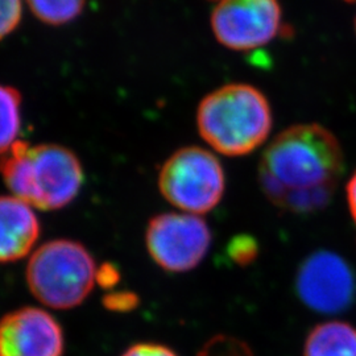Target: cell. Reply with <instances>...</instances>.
I'll use <instances>...</instances> for the list:
<instances>
[{
    "label": "cell",
    "instance_id": "cell-1",
    "mask_svg": "<svg viewBox=\"0 0 356 356\" xmlns=\"http://www.w3.org/2000/svg\"><path fill=\"white\" fill-rule=\"evenodd\" d=\"M257 173L261 191L276 207L316 213L330 204L343 176V149L330 129L296 124L268 144Z\"/></svg>",
    "mask_w": 356,
    "mask_h": 356
},
{
    "label": "cell",
    "instance_id": "cell-2",
    "mask_svg": "<svg viewBox=\"0 0 356 356\" xmlns=\"http://www.w3.org/2000/svg\"><path fill=\"white\" fill-rule=\"evenodd\" d=\"M272 107L263 91L248 83H229L207 94L197 110L201 138L229 157L247 156L272 131Z\"/></svg>",
    "mask_w": 356,
    "mask_h": 356
},
{
    "label": "cell",
    "instance_id": "cell-3",
    "mask_svg": "<svg viewBox=\"0 0 356 356\" xmlns=\"http://www.w3.org/2000/svg\"><path fill=\"white\" fill-rule=\"evenodd\" d=\"M0 173L13 197L40 210L70 204L83 184L76 154L56 144L16 141L0 159Z\"/></svg>",
    "mask_w": 356,
    "mask_h": 356
},
{
    "label": "cell",
    "instance_id": "cell-4",
    "mask_svg": "<svg viewBox=\"0 0 356 356\" xmlns=\"http://www.w3.org/2000/svg\"><path fill=\"white\" fill-rule=\"evenodd\" d=\"M97 280V267L89 251L73 241L42 244L26 267L31 292L44 305L72 309L82 304Z\"/></svg>",
    "mask_w": 356,
    "mask_h": 356
},
{
    "label": "cell",
    "instance_id": "cell-5",
    "mask_svg": "<svg viewBox=\"0 0 356 356\" xmlns=\"http://www.w3.org/2000/svg\"><path fill=\"white\" fill-rule=\"evenodd\" d=\"M159 188L181 211L201 216L216 209L226 191V173L216 154L201 147H185L161 168Z\"/></svg>",
    "mask_w": 356,
    "mask_h": 356
},
{
    "label": "cell",
    "instance_id": "cell-6",
    "mask_svg": "<svg viewBox=\"0 0 356 356\" xmlns=\"http://www.w3.org/2000/svg\"><path fill=\"white\" fill-rule=\"evenodd\" d=\"M145 242L159 267L173 273L198 267L211 245V231L200 216L165 213L148 225Z\"/></svg>",
    "mask_w": 356,
    "mask_h": 356
},
{
    "label": "cell",
    "instance_id": "cell-7",
    "mask_svg": "<svg viewBox=\"0 0 356 356\" xmlns=\"http://www.w3.org/2000/svg\"><path fill=\"white\" fill-rule=\"evenodd\" d=\"M281 20L279 0H220L211 13V29L225 48L252 51L277 36Z\"/></svg>",
    "mask_w": 356,
    "mask_h": 356
},
{
    "label": "cell",
    "instance_id": "cell-8",
    "mask_svg": "<svg viewBox=\"0 0 356 356\" xmlns=\"http://www.w3.org/2000/svg\"><path fill=\"white\" fill-rule=\"evenodd\" d=\"M296 291L301 302L313 312L342 313L355 301V273L342 256L326 250L317 251L300 266Z\"/></svg>",
    "mask_w": 356,
    "mask_h": 356
},
{
    "label": "cell",
    "instance_id": "cell-9",
    "mask_svg": "<svg viewBox=\"0 0 356 356\" xmlns=\"http://www.w3.org/2000/svg\"><path fill=\"white\" fill-rule=\"evenodd\" d=\"M64 332L48 312L22 307L0 319V356H63Z\"/></svg>",
    "mask_w": 356,
    "mask_h": 356
},
{
    "label": "cell",
    "instance_id": "cell-10",
    "mask_svg": "<svg viewBox=\"0 0 356 356\" xmlns=\"http://www.w3.org/2000/svg\"><path fill=\"white\" fill-rule=\"evenodd\" d=\"M40 234L32 206L16 197H0V263H11L31 252Z\"/></svg>",
    "mask_w": 356,
    "mask_h": 356
},
{
    "label": "cell",
    "instance_id": "cell-11",
    "mask_svg": "<svg viewBox=\"0 0 356 356\" xmlns=\"http://www.w3.org/2000/svg\"><path fill=\"white\" fill-rule=\"evenodd\" d=\"M302 356H356V327L343 321L319 323L307 334Z\"/></svg>",
    "mask_w": 356,
    "mask_h": 356
},
{
    "label": "cell",
    "instance_id": "cell-12",
    "mask_svg": "<svg viewBox=\"0 0 356 356\" xmlns=\"http://www.w3.org/2000/svg\"><path fill=\"white\" fill-rule=\"evenodd\" d=\"M22 97L17 90L0 85V154H6L17 140L22 115Z\"/></svg>",
    "mask_w": 356,
    "mask_h": 356
},
{
    "label": "cell",
    "instance_id": "cell-13",
    "mask_svg": "<svg viewBox=\"0 0 356 356\" xmlns=\"http://www.w3.org/2000/svg\"><path fill=\"white\" fill-rule=\"evenodd\" d=\"M32 13L47 24L61 26L81 13L85 0H26Z\"/></svg>",
    "mask_w": 356,
    "mask_h": 356
},
{
    "label": "cell",
    "instance_id": "cell-14",
    "mask_svg": "<svg viewBox=\"0 0 356 356\" xmlns=\"http://www.w3.org/2000/svg\"><path fill=\"white\" fill-rule=\"evenodd\" d=\"M198 356H254L251 347L232 335H216L207 341Z\"/></svg>",
    "mask_w": 356,
    "mask_h": 356
},
{
    "label": "cell",
    "instance_id": "cell-15",
    "mask_svg": "<svg viewBox=\"0 0 356 356\" xmlns=\"http://www.w3.org/2000/svg\"><path fill=\"white\" fill-rule=\"evenodd\" d=\"M257 243L251 236H236L229 243V257L239 266H248L257 257Z\"/></svg>",
    "mask_w": 356,
    "mask_h": 356
},
{
    "label": "cell",
    "instance_id": "cell-16",
    "mask_svg": "<svg viewBox=\"0 0 356 356\" xmlns=\"http://www.w3.org/2000/svg\"><path fill=\"white\" fill-rule=\"evenodd\" d=\"M22 19V0H0V40L10 35Z\"/></svg>",
    "mask_w": 356,
    "mask_h": 356
},
{
    "label": "cell",
    "instance_id": "cell-17",
    "mask_svg": "<svg viewBox=\"0 0 356 356\" xmlns=\"http://www.w3.org/2000/svg\"><path fill=\"white\" fill-rule=\"evenodd\" d=\"M122 356H178L164 344L138 343L131 346Z\"/></svg>",
    "mask_w": 356,
    "mask_h": 356
},
{
    "label": "cell",
    "instance_id": "cell-18",
    "mask_svg": "<svg viewBox=\"0 0 356 356\" xmlns=\"http://www.w3.org/2000/svg\"><path fill=\"white\" fill-rule=\"evenodd\" d=\"M346 200L356 227V170L346 185Z\"/></svg>",
    "mask_w": 356,
    "mask_h": 356
},
{
    "label": "cell",
    "instance_id": "cell-19",
    "mask_svg": "<svg viewBox=\"0 0 356 356\" xmlns=\"http://www.w3.org/2000/svg\"><path fill=\"white\" fill-rule=\"evenodd\" d=\"M344 1H347V3H354L356 0H344Z\"/></svg>",
    "mask_w": 356,
    "mask_h": 356
},
{
    "label": "cell",
    "instance_id": "cell-20",
    "mask_svg": "<svg viewBox=\"0 0 356 356\" xmlns=\"http://www.w3.org/2000/svg\"><path fill=\"white\" fill-rule=\"evenodd\" d=\"M355 32H356V17H355Z\"/></svg>",
    "mask_w": 356,
    "mask_h": 356
},
{
    "label": "cell",
    "instance_id": "cell-21",
    "mask_svg": "<svg viewBox=\"0 0 356 356\" xmlns=\"http://www.w3.org/2000/svg\"><path fill=\"white\" fill-rule=\"evenodd\" d=\"M218 1H220V0H218Z\"/></svg>",
    "mask_w": 356,
    "mask_h": 356
}]
</instances>
